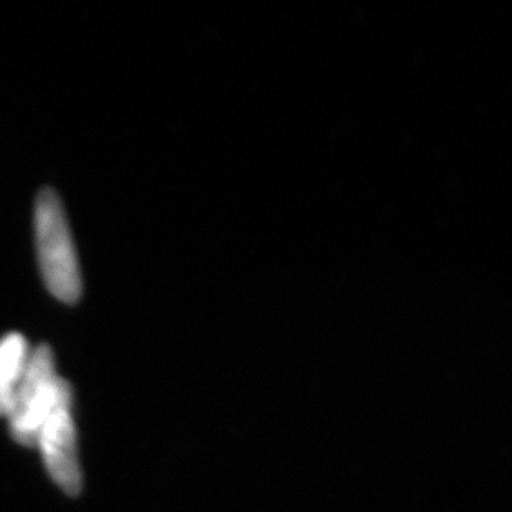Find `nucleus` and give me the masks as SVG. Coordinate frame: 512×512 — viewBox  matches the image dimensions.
<instances>
[{"label": "nucleus", "instance_id": "obj_2", "mask_svg": "<svg viewBox=\"0 0 512 512\" xmlns=\"http://www.w3.org/2000/svg\"><path fill=\"white\" fill-rule=\"evenodd\" d=\"M70 383L58 377L55 357L49 345L30 350L24 377L15 393L9 418L10 433L20 445L34 448L45 420L62 406H72Z\"/></svg>", "mask_w": 512, "mask_h": 512}, {"label": "nucleus", "instance_id": "obj_3", "mask_svg": "<svg viewBox=\"0 0 512 512\" xmlns=\"http://www.w3.org/2000/svg\"><path fill=\"white\" fill-rule=\"evenodd\" d=\"M35 448H39L45 468L58 488L68 496H78L82 491V469L78 463L72 406L58 408L45 420L35 440Z\"/></svg>", "mask_w": 512, "mask_h": 512}, {"label": "nucleus", "instance_id": "obj_1", "mask_svg": "<svg viewBox=\"0 0 512 512\" xmlns=\"http://www.w3.org/2000/svg\"><path fill=\"white\" fill-rule=\"evenodd\" d=\"M35 244L40 272L55 299L75 304L82 295V272L62 201L54 189L40 191L35 203Z\"/></svg>", "mask_w": 512, "mask_h": 512}, {"label": "nucleus", "instance_id": "obj_4", "mask_svg": "<svg viewBox=\"0 0 512 512\" xmlns=\"http://www.w3.org/2000/svg\"><path fill=\"white\" fill-rule=\"evenodd\" d=\"M29 357L30 347L24 335L14 332L0 339V416H9L12 411Z\"/></svg>", "mask_w": 512, "mask_h": 512}]
</instances>
